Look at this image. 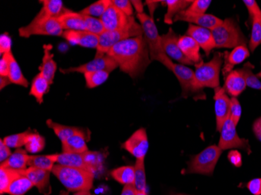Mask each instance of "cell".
I'll list each match as a JSON object with an SVG mask.
<instances>
[{"label": "cell", "instance_id": "1", "mask_svg": "<svg viewBox=\"0 0 261 195\" xmlns=\"http://www.w3.org/2000/svg\"><path fill=\"white\" fill-rule=\"evenodd\" d=\"M107 54L115 60L121 71L132 78L143 74L152 61L143 35L117 43Z\"/></svg>", "mask_w": 261, "mask_h": 195}, {"label": "cell", "instance_id": "2", "mask_svg": "<svg viewBox=\"0 0 261 195\" xmlns=\"http://www.w3.org/2000/svg\"><path fill=\"white\" fill-rule=\"evenodd\" d=\"M158 62L165 66L177 77L182 90L181 96L185 98L189 96L193 98L196 97V99H206V95L203 92V89H201L198 86L195 71H193L192 69L182 64H174L172 60L166 53L160 55Z\"/></svg>", "mask_w": 261, "mask_h": 195}, {"label": "cell", "instance_id": "3", "mask_svg": "<svg viewBox=\"0 0 261 195\" xmlns=\"http://www.w3.org/2000/svg\"><path fill=\"white\" fill-rule=\"evenodd\" d=\"M52 173L69 191L90 190L93 185L95 174L88 170L56 164Z\"/></svg>", "mask_w": 261, "mask_h": 195}, {"label": "cell", "instance_id": "4", "mask_svg": "<svg viewBox=\"0 0 261 195\" xmlns=\"http://www.w3.org/2000/svg\"><path fill=\"white\" fill-rule=\"evenodd\" d=\"M211 32L218 48H234L248 43L247 39L238 23L232 18L223 20L222 23Z\"/></svg>", "mask_w": 261, "mask_h": 195}, {"label": "cell", "instance_id": "5", "mask_svg": "<svg viewBox=\"0 0 261 195\" xmlns=\"http://www.w3.org/2000/svg\"><path fill=\"white\" fill-rule=\"evenodd\" d=\"M222 58L223 54L216 52L209 62L195 66L196 82L201 89L204 88L215 89L220 87V72L223 63Z\"/></svg>", "mask_w": 261, "mask_h": 195}, {"label": "cell", "instance_id": "6", "mask_svg": "<svg viewBox=\"0 0 261 195\" xmlns=\"http://www.w3.org/2000/svg\"><path fill=\"white\" fill-rule=\"evenodd\" d=\"M142 35L143 32L142 27L136 20L124 29L115 31H105L102 35H99V45L96 48V53L107 54L117 43L130 38L137 37Z\"/></svg>", "mask_w": 261, "mask_h": 195}, {"label": "cell", "instance_id": "7", "mask_svg": "<svg viewBox=\"0 0 261 195\" xmlns=\"http://www.w3.org/2000/svg\"><path fill=\"white\" fill-rule=\"evenodd\" d=\"M221 153L222 150L218 145H211L192 158L186 173L212 175Z\"/></svg>", "mask_w": 261, "mask_h": 195}, {"label": "cell", "instance_id": "8", "mask_svg": "<svg viewBox=\"0 0 261 195\" xmlns=\"http://www.w3.org/2000/svg\"><path fill=\"white\" fill-rule=\"evenodd\" d=\"M136 17L140 23L142 32H143V36H144L148 46H149L151 60L158 61L160 55L165 53V52L163 49L161 36H160L156 23L154 22L153 18L144 13L137 14Z\"/></svg>", "mask_w": 261, "mask_h": 195}, {"label": "cell", "instance_id": "9", "mask_svg": "<svg viewBox=\"0 0 261 195\" xmlns=\"http://www.w3.org/2000/svg\"><path fill=\"white\" fill-rule=\"evenodd\" d=\"M19 35L21 38H30L32 35H47V36H58L64 35V29L57 18H45L36 20L33 19L29 24L21 27L18 30Z\"/></svg>", "mask_w": 261, "mask_h": 195}, {"label": "cell", "instance_id": "10", "mask_svg": "<svg viewBox=\"0 0 261 195\" xmlns=\"http://www.w3.org/2000/svg\"><path fill=\"white\" fill-rule=\"evenodd\" d=\"M220 132L221 137L218 146L221 150L240 149L246 151L248 153L251 152L250 143L246 139L240 137L236 131V126L231 119L225 121Z\"/></svg>", "mask_w": 261, "mask_h": 195}, {"label": "cell", "instance_id": "11", "mask_svg": "<svg viewBox=\"0 0 261 195\" xmlns=\"http://www.w3.org/2000/svg\"><path fill=\"white\" fill-rule=\"evenodd\" d=\"M118 67L115 60L110 57L108 54H98L90 62L77 66V67H69L67 69H61L63 74H70V73H82L86 74L88 72L100 71L107 70L112 72Z\"/></svg>", "mask_w": 261, "mask_h": 195}, {"label": "cell", "instance_id": "12", "mask_svg": "<svg viewBox=\"0 0 261 195\" xmlns=\"http://www.w3.org/2000/svg\"><path fill=\"white\" fill-rule=\"evenodd\" d=\"M122 148L136 157V159L145 160L149 150V140L146 129L140 128L134 132L133 135L123 144Z\"/></svg>", "mask_w": 261, "mask_h": 195}, {"label": "cell", "instance_id": "13", "mask_svg": "<svg viewBox=\"0 0 261 195\" xmlns=\"http://www.w3.org/2000/svg\"><path fill=\"white\" fill-rule=\"evenodd\" d=\"M100 20L106 31H115L124 29L136 20L133 16L129 17L126 15L112 4L110 5L108 10H106L103 15L100 17Z\"/></svg>", "mask_w": 261, "mask_h": 195}, {"label": "cell", "instance_id": "14", "mask_svg": "<svg viewBox=\"0 0 261 195\" xmlns=\"http://www.w3.org/2000/svg\"><path fill=\"white\" fill-rule=\"evenodd\" d=\"M88 151L86 153H65L61 152L58 154H52L55 159L56 164L73 168L82 169L90 172L96 173V167L89 160Z\"/></svg>", "mask_w": 261, "mask_h": 195}, {"label": "cell", "instance_id": "15", "mask_svg": "<svg viewBox=\"0 0 261 195\" xmlns=\"http://www.w3.org/2000/svg\"><path fill=\"white\" fill-rule=\"evenodd\" d=\"M179 37L174 32L172 29H170L168 33L161 35V44L163 49L168 57L174 59L177 62L182 65H193L190 60H188L181 52V48L178 45Z\"/></svg>", "mask_w": 261, "mask_h": 195}, {"label": "cell", "instance_id": "16", "mask_svg": "<svg viewBox=\"0 0 261 195\" xmlns=\"http://www.w3.org/2000/svg\"><path fill=\"white\" fill-rule=\"evenodd\" d=\"M215 107L216 115L217 130L221 131L223 125L230 118L231 114V99L224 88L215 89Z\"/></svg>", "mask_w": 261, "mask_h": 195}, {"label": "cell", "instance_id": "17", "mask_svg": "<svg viewBox=\"0 0 261 195\" xmlns=\"http://www.w3.org/2000/svg\"><path fill=\"white\" fill-rule=\"evenodd\" d=\"M51 171L29 167L26 170H21V174L27 177L35 187H37L39 191L44 195L50 194L52 192L50 185Z\"/></svg>", "mask_w": 261, "mask_h": 195}, {"label": "cell", "instance_id": "18", "mask_svg": "<svg viewBox=\"0 0 261 195\" xmlns=\"http://www.w3.org/2000/svg\"><path fill=\"white\" fill-rule=\"evenodd\" d=\"M186 35L193 38L197 42L199 47L203 48L206 57L210 55L214 48H216L215 39L211 30L190 23Z\"/></svg>", "mask_w": 261, "mask_h": 195}, {"label": "cell", "instance_id": "19", "mask_svg": "<svg viewBox=\"0 0 261 195\" xmlns=\"http://www.w3.org/2000/svg\"><path fill=\"white\" fill-rule=\"evenodd\" d=\"M63 38L73 45L97 48L99 36L86 31H64Z\"/></svg>", "mask_w": 261, "mask_h": 195}, {"label": "cell", "instance_id": "20", "mask_svg": "<svg viewBox=\"0 0 261 195\" xmlns=\"http://www.w3.org/2000/svg\"><path fill=\"white\" fill-rule=\"evenodd\" d=\"M250 52L246 45H240L233 48L231 52H224L223 54L224 57V67H223V74L225 77L232 71L234 66L242 64L243 61L250 57Z\"/></svg>", "mask_w": 261, "mask_h": 195}, {"label": "cell", "instance_id": "21", "mask_svg": "<svg viewBox=\"0 0 261 195\" xmlns=\"http://www.w3.org/2000/svg\"><path fill=\"white\" fill-rule=\"evenodd\" d=\"M246 80L241 69L233 70L225 77L224 89L228 95L231 98H237L246 90Z\"/></svg>", "mask_w": 261, "mask_h": 195}, {"label": "cell", "instance_id": "22", "mask_svg": "<svg viewBox=\"0 0 261 195\" xmlns=\"http://www.w3.org/2000/svg\"><path fill=\"white\" fill-rule=\"evenodd\" d=\"M178 45L185 57L190 60L195 66L203 64L200 47L193 38L186 35L181 36L178 39Z\"/></svg>", "mask_w": 261, "mask_h": 195}, {"label": "cell", "instance_id": "23", "mask_svg": "<svg viewBox=\"0 0 261 195\" xmlns=\"http://www.w3.org/2000/svg\"><path fill=\"white\" fill-rule=\"evenodd\" d=\"M64 31H86L85 15L70 10H66L64 14L58 17Z\"/></svg>", "mask_w": 261, "mask_h": 195}, {"label": "cell", "instance_id": "24", "mask_svg": "<svg viewBox=\"0 0 261 195\" xmlns=\"http://www.w3.org/2000/svg\"><path fill=\"white\" fill-rule=\"evenodd\" d=\"M51 45H44V55L39 67V73L52 85L57 73V64L54 60V55L51 52Z\"/></svg>", "mask_w": 261, "mask_h": 195}, {"label": "cell", "instance_id": "25", "mask_svg": "<svg viewBox=\"0 0 261 195\" xmlns=\"http://www.w3.org/2000/svg\"><path fill=\"white\" fill-rule=\"evenodd\" d=\"M86 130L76 133L72 137L67 139L66 142H62V152L65 153H86L89 151L86 143Z\"/></svg>", "mask_w": 261, "mask_h": 195}, {"label": "cell", "instance_id": "26", "mask_svg": "<svg viewBox=\"0 0 261 195\" xmlns=\"http://www.w3.org/2000/svg\"><path fill=\"white\" fill-rule=\"evenodd\" d=\"M210 0H194L187 9L180 12L174 17V22L185 21L191 17H199L206 14V11L211 4Z\"/></svg>", "mask_w": 261, "mask_h": 195}, {"label": "cell", "instance_id": "27", "mask_svg": "<svg viewBox=\"0 0 261 195\" xmlns=\"http://www.w3.org/2000/svg\"><path fill=\"white\" fill-rule=\"evenodd\" d=\"M42 4V9L34 19L58 18L67 10L61 0H43Z\"/></svg>", "mask_w": 261, "mask_h": 195}, {"label": "cell", "instance_id": "28", "mask_svg": "<svg viewBox=\"0 0 261 195\" xmlns=\"http://www.w3.org/2000/svg\"><path fill=\"white\" fill-rule=\"evenodd\" d=\"M30 155H28L27 151L17 149L14 153H12L10 158L0 164V168L13 169V170H26L28 162Z\"/></svg>", "mask_w": 261, "mask_h": 195}, {"label": "cell", "instance_id": "29", "mask_svg": "<svg viewBox=\"0 0 261 195\" xmlns=\"http://www.w3.org/2000/svg\"><path fill=\"white\" fill-rule=\"evenodd\" d=\"M49 82L42 74L39 73L32 80L29 95L33 96L39 104H42L44 100V95L49 92Z\"/></svg>", "mask_w": 261, "mask_h": 195}, {"label": "cell", "instance_id": "30", "mask_svg": "<svg viewBox=\"0 0 261 195\" xmlns=\"http://www.w3.org/2000/svg\"><path fill=\"white\" fill-rule=\"evenodd\" d=\"M166 5L168 7V10L164 16V23L168 24H172L174 23V18L180 12L187 9L191 5L193 1L190 0H167L165 1Z\"/></svg>", "mask_w": 261, "mask_h": 195}, {"label": "cell", "instance_id": "31", "mask_svg": "<svg viewBox=\"0 0 261 195\" xmlns=\"http://www.w3.org/2000/svg\"><path fill=\"white\" fill-rule=\"evenodd\" d=\"M46 124L49 128L54 130L56 135L61 140V143L66 142L67 139L72 137L76 133L84 130V129L77 127H70V126L63 125V124H57L52 120H47Z\"/></svg>", "mask_w": 261, "mask_h": 195}, {"label": "cell", "instance_id": "32", "mask_svg": "<svg viewBox=\"0 0 261 195\" xmlns=\"http://www.w3.org/2000/svg\"><path fill=\"white\" fill-rule=\"evenodd\" d=\"M111 175L116 181L119 182L120 184L124 185L134 184L135 166L124 165L118 167L111 171Z\"/></svg>", "mask_w": 261, "mask_h": 195}, {"label": "cell", "instance_id": "33", "mask_svg": "<svg viewBox=\"0 0 261 195\" xmlns=\"http://www.w3.org/2000/svg\"><path fill=\"white\" fill-rule=\"evenodd\" d=\"M185 22H189L191 24L203 27L212 31L215 27H218L223 22V20L212 15V14H203L199 17H191L185 20Z\"/></svg>", "mask_w": 261, "mask_h": 195}, {"label": "cell", "instance_id": "34", "mask_svg": "<svg viewBox=\"0 0 261 195\" xmlns=\"http://www.w3.org/2000/svg\"><path fill=\"white\" fill-rule=\"evenodd\" d=\"M33 187L32 182L22 174L12 182L7 193L10 195H24Z\"/></svg>", "mask_w": 261, "mask_h": 195}, {"label": "cell", "instance_id": "35", "mask_svg": "<svg viewBox=\"0 0 261 195\" xmlns=\"http://www.w3.org/2000/svg\"><path fill=\"white\" fill-rule=\"evenodd\" d=\"M8 77L12 83L20 85L22 87H29V80L23 76L21 69H20L18 63L17 62L14 54L12 55L11 57V63H10V68Z\"/></svg>", "mask_w": 261, "mask_h": 195}, {"label": "cell", "instance_id": "36", "mask_svg": "<svg viewBox=\"0 0 261 195\" xmlns=\"http://www.w3.org/2000/svg\"><path fill=\"white\" fill-rule=\"evenodd\" d=\"M20 175H22L21 170L0 168V193H7L12 182Z\"/></svg>", "mask_w": 261, "mask_h": 195}, {"label": "cell", "instance_id": "37", "mask_svg": "<svg viewBox=\"0 0 261 195\" xmlns=\"http://www.w3.org/2000/svg\"><path fill=\"white\" fill-rule=\"evenodd\" d=\"M55 165V159L52 155H30L28 162L29 167H36L51 172Z\"/></svg>", "mask_w": 261, "mask_h": 195}, {"label": "cell", "instance_id": "38", "mask_svg": "<svg viewBox=\"0 0 261 195\" xmlns=\"http://www.w3.org/2000/svg\"><path fill=\"white\" fill-rule=\"evenodd\" d=\"M111 72L107 70H100V71L88 72L84 74L85 80H86V87L88 89H95L102 85L104 82L107 81L109 77Z\"/></svg>", "mask_w": 261, "mask_h": 195}, {"label": "cell", "instance_id": "39", "mask_svg": "<svg viewBox=\"0 0 261 195\" xmlns=\"http://www.w3.org/2000/svg\"><path fill=\"white\" fill-rule=\"evenodd\" d=\"M111 4V0H99L80 11L83 15L100 18Z\"/></svg>", "mask_w": 261, "mask_h": 195}, {"label": "cell", "instance_id": "40", "mask_svg": "<svg viewBox=\"0 0 261 195\" xmlns=\"http://www.w3.org/2000/svg\"><path fill=\"white\" fill-rule=\"evenodd\" d=\"M135 187L137 191L146 192V170L144 160L136 159L135 165Z\"/></svg>", "mask_w": 261, "mask_h": 195}, {"label": "cell", "instance_id": "41", "mask_svg": "<svg viewBox=\"0 0 261 195\" xmlns=\"http://www.w3.org/2000/svg\"><path fill=\"white\" fill-rule=\"evenodd\" d=\"M32 132L30 131L22 132V133L7 136L2 140L4 143L7 145L9 148L20 149L22 146H25L28 141L29 140L31 135H32Z\"/></svg>", "mask_w": 261, "mask_h": 195}, {"label": "cell", "instance_id": "42", "mask_svg": "<svg viewBox=\"0 0 261 195\" xmlns=\"http://www.w3.org/2000/svg\"><path fill=\"white\" fill-rule=\"evenodd\" d=\"M254 66L250 62H247L244 64L243 68L241 69L246 80V85L256 90L261 91V82L259 81L256 74H253Z\"/></svg>", "mask_w": 261, "mask_h": 195}, {"label": "cell", "instance_id": "43", "mask_svg": "<svg viewBox=\"0 0 261 195\" xmlns=\"http://www.w3.org/2000/svg\"><path fill=\"white\" fill-rule=\"evenodd\" d=\"M45 146V141L44 137L39 133H32L30 138L25 145V150L30 153H38L42 152Z\"/></svg>", "mask_w": 261, "mask_h": 195}, {"label": "cell", "instance_id": "44", "mask_svg": "<svg viewBox=\"0 0 261 195\" xmlns=\"http://www.w3.org/2000/svg\"><path fill=\"white\" fill-rule=\"evenodd\" d=\"M261 44V17L254 19L252 21V32L250 41H249V48L250 52H253Z\"/></svg>", "mask_w": 261, "mask_h": 195}, {"label": "cell", "instance_id": "45", "mask_svg": "<svg viewBox=\"0 0 261 195\" xmlns=\"http://www.w3.org/2000/svg\"><path fill=\"white\" fill-rule=\"evenodd\" d=\"M86 20V32L100 35L105 32V27L101 21L100 18L85 15Z\"/></svg>", "mask_w": 261, "mask_h": 195}, {"label": "cell", "instance_id": "46", "mask_svg": "<svg viewBox=\"0 0 261 195\" xmlns=\"http://www.w3.org/2000/svg\"><path fill=\"white\" fill-rule=\"evenodd\" d=\"M242 116V107L240 101L237 98H231V114L230 119L232 120L234 125H238Z\"/></svg>", "mask_w": 261, "mask_h": 195}, {"label": "cell", "instance_id": "47", "mask_svg": "<svg viewBox=\"0 0 261 195\" xmlns=\"http://www.w3.org/2000/svg\"><path fill=\"white\" fill-rule=\"evenodd\" d=\"M111 4L115 6L117 9L125 14L129 17H133V13H134V7H133L132 1L129 0H112Z\"/></svg>", "mask_w": 261, "mask_h": 195}, {"label": "cell", "instance_id": "48", "mask_svg": "<svg viewBox=\"0 0 261 195\" xmlns=\"http://www.w3.org/2000/svg\"><path fill=\"white\" fill-rule=\"evenodd\" d=\"M243 3H244L248 12H249V15H250L251 22L254 19L260 18L261 10L255 0H244Z\"/></svg>", "mask_w": 261, "mask_h": 195}, {"label": "cell", "instance_id": "49", "mask_svg": "<svg viewBox=\"0 0 261 195\" xmlns=\"http://www.w3.org/2000/svg\"><path fill=\"white\" fill-rule=\"evenodd\" d=\"M12 55H13V52L10 51L2 55V58L0 60V76L8 77Z\"/></svg>", "mask_w": 261, "mask_h": 195}, {"label": "cell", "instance_id": "50", "mask_svg": "<svg viewBox=\"0 0 261 195\" xmlns=\"http://www.w3.org/2000/svg\"><path fill=\"white\" fill-rule=\"evenodd\" d=\"M12 41L10 35L7 33H4L0 36V53L4 55V53L10 52L11 50Z\"/></svg>", "mask_w": 261, "mask_h": 195}, {"label": "cell", "instance_id": "51", "mask_svg": "<svg viewBox=\"0 0 261 195\" xmlns=\"http://www.w3.org/2000/svg\"><path fill=\"white\" fill-rule=\"evenodd\" d=\"M247 188L253 195H261V178L250 180L247 184Z\"/></svg>", "mask_w": 261, "mask_h": 195}, {"label": "cell", "instance_id": "52", "mask_svg": "<svg viewBox=\"0 0 261 195\" xmlns=\"http://www.w3.org/2000/svg\"><path fill=\"white\" fill-rule=\"evenodd\" d=\"M228 158L229 162L233 165L236 167H240L243 164V159H242V155L238 151L232 150L228 153Z\"/></svg>", "mask_w": 261, "mask_h": 195}, {"label": "cell", "instance_id": "53", "mask_svg": "<svg viewBox=\"0 0 261 195\" xmlns=\"http://www.w3.org/2000/svg\"><path fill=\"white\" fill-rule=\"evenodd\" d=\"M12 152L10 148L4 143L3 140L0 141V162H4L7 158H10Z\"/></svg>", "mask_w": 261, "mask_h": 195}, {"label": "cell", "instance_id": "54", "mask_svg": "<svg viewBox=\"0 0 261 195\" xmlns=\"http://www.w3.org/2000/svg\"><path fill=\"white\" fill-rule=\"evenodd\" d=\"M253 132L258 140L261 142V117L255 120L253 126Z\"/></svg>", "mask_w": 261, "mask_h": 195}, {"label": "cell", "instance_id": "55", "mask_svg": "<svg viewBox=\"0 0 261 195\" xmlns=\"http://www.w3.org/2000/svg\"><path fill=\"white\" fill-rule=\"evenodd\" d=\"M137 190L134 184H129V185H124L121 195H136Z\"/></svg>", "mask_w": 261, "mask_h": 195}, {"label": "cell", "instance_id": "56", "mask_svg": "<svg viewBox=\"0 0 261 195\" xmlns=\"http://www.w3.org/2000/svg\"><path fill=\"white\" fill-rule=\"evenodd\" d=\"M10 83H12L8 77L0 76V89L1 90H3L4 88L7 87V85H10Z\"/></svg>", "mask_w": 261, "mask_h": 195}, {"label": "cell", "instance_id": "57", "mask_svg": "<svg viewBox=\"0 0 261 195\" xmlns=\"http://www.w3.org/2000/svg\"><path fill=\"white\" fill-rule=\"evenodd\" d=\"M133 7H135L137 10V14H142L143 13V5L141 1H132Z\"/></svg>", "mask_w": 261, "mask_h": 195}, {"label": "cell", "instance_id": "58", "mask_svg": "<svg viewBox=\"0 0 261 195\" xmlns=\"http://www.w3.org/2000/svg\"><path fill=\"white\" fill-rule=\"evenodd\" d=\"M160 3V1H146L148 7H149V10H150L151 17L153 18V11L156 10V5Z\"/></svg>", "mask_w": 261, "mask_h": 195}, {"label": "cell", "instance_id": "59", "mask_svg": "<svg viewBox=\"0 0 261 195\" xmlns=\"http://www.w3.org/2000/svg\"><path fill=\"white\" fill-rule=\"evenodd\" d=\"M74 195H92L89 190H82V191L76 192Z\"/></svg>", "mask_w": 261, "mask_h": 195}, {"label": "cell", "instance_id": "60", "mask_svg": "<svg viewBox=\"0 0 261 195\" xmlns=\"http://www.w3.org/2000/svg\"><path fill=\"white\" fill-rule=\"evenodd\" d=\"M136 195H148V194H147V193H146V192L137 191V193H136Z\"/></svg>", "mask_w": 261, "mask_h": 195}, {"label": "cell", "instance_id": "61", "mask_svg": "<svg viewBox=\"0 0 261 195\" xmlns=\"http://www.w3.org/2000/svg\"><path fill=\"white\" fill-rule=\"evenodd\" d=\"M59 195H69V193L68 192L64 191V190H63V191H61Z\"/></svg>", "mask_w": 261, "mask_h": 195}, {"label": "cell", "instance_id": "62", "mask_svg": "<svg viewBox=\"0 0 261 195\" xmlns=\"http://www.w3.org/2000/svg\"><path fill=\"white\" fill-rule=\"evenodd\" d=\"M256 75L257 77H261V70L259 72V73H258V74H256Z\"/></svg>", "mask_w": 261, "mask_h": 195}, {"label": "cell", "instance_id": "63", "mask_svg": "<svg viewBox=\"0 0 261 195\" xmlns=\"http://www.w3.org/2000/svg\"><path fill=\"white\" fill-rule=\"evenodd\" d=\"M174 195H185V194H181V193H180V194H179V193H178V194H174Z\"/></svg>", "mask_w": 261, "mask_h": 195}]
</instances>
